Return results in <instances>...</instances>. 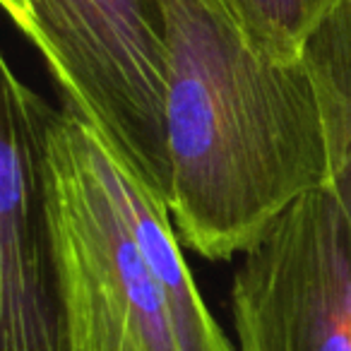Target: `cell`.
I'll use <instances>...</instances> for the list:
<instances>
[{"instance_id": "cell-9", "label": "cell", "mask_w": 351, "mask_h": 351, "mask_svg": "<svg viewBox=\"0 0 351 351\" xmlns=\"http://www.w3.org/2000/svg\"><path fill=\"white\" fill-rule=\"evenodd\" d=\"M346 5H349V10H351V0H346Z\"/></svg>"}, {"instance_id": "cell-6", "label": "cell", "mask_w": 351, "mask_h": 351, "mask_svg": "<svg viewBox=\"0 0 351 351\" xmlns=\"http://www.w3.org/2000/svg\"><path fill=\"white\" fill-rule=\"evenodd\" d=\"M111 152V149H108ZM111 183L130 234L169 306L183 351H239L202 298L176 234L169 205L111 154Z\"/></svg>"}, {"instance_id": "cell-7", "label": "cell", "mask_w": 351, "mask_h": 351, "mask_svg": "<svg viewBox=\"0 0 351 351\" xmlns=\"http://www.w3.org/2000/svg\"><path fill=\"white\" fill-rule=\"evenodd\" d=\"M308 65L327 135V188L351 221V10L346 0L327 17L306 46Z\"/></svg>"}, {"instance_id": "cell-1", "label": "cell", "mask_w": 351, "mask_h": 351, "mask_svg": "<svg viewBox=\"0 0 351 351\" xmlns=\"http://www.w3.org/2000/svg\"><path fill=\"white\" fill-rule=\"evenodd\" d=\"M169 41L166 156L176 234L200 258L243 255L330 178L306 60H274L215 0H161Z\"/></svg>"}, {"instance_id": "cell-2", "label": "cell", "mask_w": 351, "mask_h": 351, "mask_svg": "<svg viewBox=\"0 0 351 351\" xmlns=\"http://www.w3.org/2000/svg\"><path fill=\"white\" fill-rule=\"evenodd\" d=\"M44 166L70 351H183L113 191L111 152L65 104L46 121Z\"/></svg>"}, {"instance_id": "cell-8", "label": "cell", "mask_w": 351, "mask_h": 351, "mask_svg": "<svg viewBox=\"0 0 351 351\" xmlns=\"http://www.w3.org/2000/svg\"><path fill=\"white\" fill-rule=\"evenodd\" d=\"M243 39L274 60H303L308 41L344 0H215Z\"/></svg>"}, {"instance_id": "cell-4", "label": "cell", "mask_w": 351, "mask_h": 351, "mask_svg": "<svg viewBox=\"0 0 351 351\" xmlns=\"http://www.w3.org/2000/svg\"><path fill=\"white\" fill-rule=\"evenodd\" d=\"M231 311L239 351H351V221L330 188L241 255Z\"/></svg>"}, {"instance_id": "cell-5", "label": "cell", "mask_w": 351, "mask_h": 351, "mask_svg": "<svg viewBox=\"0 0 351 351\" xmlns=\"http://www.w3.org/2000/svg\"><path fill=\"white\" fill-rule=\"evenodd\" d=\"M51 104L0 58V351H70L46 197Z\"/></svg>"}, {"instance_id": "cell-3", "label": "cell", "mask_w": 351, "mask_h": 351, "mask_svg": "<svg viewBox=\"0 0 351 351\" xmlns=\"http://www.w3.org/2000/svg\"><path fill=\"white\" fill-rule=\"evenodd\" d=\"M65 97L147 188L169 197L161 0H0Z\"/></svg>"}]
</instances>
